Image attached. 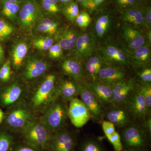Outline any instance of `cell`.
Masks as SVG:
<instances>
[{
	"label": "cell",
	"instance_id": "484cf974",
	"mask_svg": "<svg viewBox=\"0 0 151 151\" xmlns=\"http://www.w3.org/2000/svg\"><path fill=\"white\" fill-rule=\"evenodd\" d=\"M28 51V45L25 42H20L16 44L12 52V65L15 69L20 68Z\"/></svg>",
	"mask_w": 151,
	"mask_h": 151
},
{
	"label": "cell",
	"instance_id": "e575fe53",
	"mask_svg": "<svg viewBox=\"0 0 151 151\" xmlns=\"http://www.w3.org/2000/svg\"><path fill=\"white\" fill-rule=\"evenodd\" d=\"M116 4L122 11L125 9L141 8L143 6L140 0H116Z\"/></svg>",
	"mask_w": 151,
	"mask_h": 151
},
{
	"label": "cell",
	"instance_id": "d590c367",
	"mask_svg": "<svg viewBox=\"0 0 151 151\" xmlns=\"http://www.w3.org/2000/svg\"><path fill=\"white\" fill-rule=\"evenodd\" d=\"M42 7L47 13L55 14L61 11L59 5L55 3L52 0H40Z\"/></svg>",
	"mask_w": 151,
	"mask_h": 151
},
{
	"label": "cell",
	"instance_id": "603a6c76",
	"mask_svg": "<svg viewBox=\"0 0 151 151\" xmlns=\"http://www.w3.org/2000/svg\"><path fill=\"white\" fill-rule=\"evenodd\" d=\"M143 7L123 10L122 14V19L130 26H134V27L145 26Z\"/></svg>",
	"mask_w": 151,
	"mask_h": 151
},
{
	"label": "cell",
	"instance_id": "4fadbf2b",
	"mask_svg": "<svg viewBox=\"0 0 151 151\" xmlns=\"http://www.w3.org/2000/svg\"><path fill=\"white\" fill-rule=\"evenodd\" d=\"M124 105H113L112 108L104 112V116L113 123L115 127L119 128H124L132 123V116L127 108Z\"/></svg>",
	"mask_w": 151,
	"mask_h": 151
},
{
	"label": "cell",
	"instance_id": "11a10c76",
	"mask_svg": "<svg viewBox=\"0 0 151 151\" xmlns=\"http://www.w3.org/2000/svg\"><path fill=\"white\" fill-rule=\"evenodd\" d=\"M142 2L143 1H149V0H140Z\"/></svg>",
	"mask_w": 151,
	"mask_h": 151
},
{
	"label": "cell",
	"instance_id": "f35d334b",
	"mask_svg": "<svg viewBox=\"0 0 151 151\" xmlns=\"http://www.w3.org/2000/svg\"><path fill=\"white\" fill-rule=\"evenodd\" d=\"M11 77V62L7 60L0 68V80L3 82L9 81Z\"/></svg>",
	"mask_w": 151,
	"mask_h": 151
},
{
	"label": "cell",
	"instance_id": "277c9868",
	"mask_svg": "<svg viewBox=\"0 0 151 151\" xmlns=\"http://www.w3.org/2000/svg\"><path fill=\"white\" fill-rule=\"evenodd\" d=\"M123 150L146 151L149 145V136L141 125L131 123L123 128L120 134Z\"/></svg>",
	"mask_w": 151,
	"mask_h": 151
},
{
	"label": "cell",
	"instance_id": "b9f144b4",
	"mask_svg": "<svg viewBox=\"0 0 151 151\" xmlns=\"http://www.w3.org/2000/svg\"><path fill=\"white\" fill-rule=\"evenodd\" d=\"M139 79L142 83H151V67L145 68L139 73Z\"/></svg>",
	"mask_w": 151,
	"mask_h": 151
},
{
	"label": "cell",
	"instance_id": "d4e9b609",
	"mask_svg": "<svg viewBox=\"0 0 151 151\" xmlns=\"http://www.w3.org/2000/svg\"><path fill=\"white\" fill-rule=\"evenodd\" d=\"M103 65V60L99 56L91 57L87 60L84 69L86 74L91 80V82L97 81L98 73Z\"/></svg>",
	"mask_w": 151,
	"mask_h": 151
},
{
	"label": "cell",
	"instance_id": "cb8c5ba5",
	"mask_svg": "<svg viewBox=\"0 0 151 151\" xmlns=\"http://www.w3.org/2000/svg\"><path fill=\"white\" fill-rule=\"evenodd\" d=\"M59 92L60 98L66 102L70 101L78 95V84L70 80H60Z\"/></svg>",
	"mask_w": 151,
	"mask_h": 151
},
{
	"label": "cell",
	"instance_id": "ab89813d",
	"mask_svg": "<svg viewBox=\"0 0 151 151\" xmlns=\"http://www.w3.org/2000/svg\"><path fill=\"white\" fill-rule=\"evenodd\" d=\"M108 141L113 145L115 151H122L123 150L122 142L120 134L117 132H115L113 134L106 137Z\"/></svg>",
	"mask_w": 151,
	"mask_h": 151
},
{
	"label": "cell",
	"instance_id": "6f0895ef",
	"mask_svg": "<svg viewBox=\"0 0 151 151\" xmlns=\"http://www.w3.org/2000/svg\"><path fill=\"white\" fill-rule=\"evenodd\" d=\"M0 2H1V0H0Z\"/></svg>",
	"mask_w": 151,
	"mask_h": 151
},
{
	"label": "cell",
	"instance_id": "74e56055",
	"mask_svg": "<svg viewBox=\"0 0 151 151\" xmlns=\"http://www.w3.org/2000/svg\"><path fill=\"white\" fill-rule=\"evenodd\" d=\"M75 21L79 27L85 28L90 24L91 18L86 11H81L78 14Z\"/></svg>",
	"mask_w": 151,
	"mask_h": 151
},
{
	"label": "cell",
	"instance_id": "e0dca14e",
	"mask_svg": "<svg viewBox=\"0 0 151 151\" xmlns=\"http://www.w3.org/2000/svg\"><path fill=\"white\" fill-rule=\"evenodd\" d=\"M85 84L103 107L105 105L112 104V85L100 81L85 83Z\"/></svg>",
	"mask_w": 151,
	"mask_h": 151
},
{
	"label": "cell",
	"instance_id": "ffe728a7",
	"mask_svg": "<svg viewBox=\"0 0 151 151\" xmlns=\"http://www.w3.org/2000/svg\"><path fill=\"white\" fill-rule=\"evenodd\" d=\"M55 35L57 43L63 49L66 50L74 49L78 35L75 29L71 28H62L58 30Z\"/></svg>",
	"mask_w": 151,
	"mask_h": 151
},
{
	"label": "cell",
	"instance_id": "52a82bcc",
	"mask_svg": "<svg viewBox=\"0 0 151 151\" xmlns=\"http://www.w3.org/2000/svg\"><path fill=\"white\" fill-rule=\"evenodd\" d=\"M77 145L76 134L64 128L52 134L47 151H75Z\"/></svg>",
	"mask_w": 151,
	"mask_h": 151
},
{
	"label": "cell",
	"instance_id": "ba28073f",
	"mask_svg": "<svg viewBox=\"0 0 151 151\" xmlns=\"http://www.w3.org/2000/svg\"><path fill=\"white\" fill-rule=\"evenodd\" d=\"M78 95L89 110L91 119L96 122L102 121L105 111L103 106L98 101L92 91L84 84H78Z\"/></svg>",
	"mask_w": 151,
	"mask_h": 151
},
{
	"label": "cell",
	"instance_id": "7c38bea8",
	"mask_svg": "<svg viewBox=\"0 0 151 151\" xmlns=\"http://www.w3.org/2000/svg\"><path fill=\"white\" fill-rule=\"evenodd\" d=\"M126 105L133 119L143 121L150 116L151 111L147 108L145 99L137 87Z\"/></svg>",
	"mask_w": 151,
	"mask_h": 151
},
{
	"label": "cell",
	"instance_id": "f1b7e54d",
	"mask_svg": "<svg viewBox=\"0 0 151 151\" xmlns=\"http://www.w3.org/2000/svg\"><path fill=\"white\" fill-rule=\"evenodd\" d=\"M111 22L109 14H103L97 18L95 23V29L98 37L102 38L105 35L109 29Z\"/></svg>",
	"mask_w": 151,
	"mask_h": 151
},
{
	"label": "cell",
	"instance_id": "7dc6e473",
	"mask_svg": "<svg viewBox=\"0 0 151 151\" xmlns=\"http://www.w3.org/2000/svg\"><path fill=\"white\" fill-rule=\"evenodd\" d=\"M142 124L141 125V127L145 130L146 133L148 134L149 136H151V118L150 116H149L145 120L142 121Z\"/></svg>",
	"mask_w": 151,
	"mask_h": 151
},
{
	"label": "cell",
	"instance_id": "ee69618b",
	"mask_svg": "<svg viewBox=\"0 0 151 151\" xmlns=\"http://www.w3.org/2000/svg\"><path fill=\"white\" fill-rule=\"evenodd\" d=\"M102 128L106 137L113 134L116 132L115 125L109 121H103L102 122Z\"/></svg>",
	"mask_w": 151,
	"mask_h": 151
},
{
	"label": "cell",
	"instance_id": "1f68e13d",
	"mask_svg": "<svg viewBox=\"0 0 151 151\" xmlns=\"http://www.w3.org/2000/svg\"><path fill=\"white\" fill-rule=\"evenodd\" d=\"M63 14L68 20L74 22L79 13L78 4L74 1L65 6L62 10Z\"/></svg>",
	"mask_w": 151,
	"mask_h": 151
},
{
	"label": "cell",
	"instance_id": "681fc988",
	"mask_svg": "<svg viewBox=\"0 0 151 151\" xmlns=\"http://www.w3.org/2000/svg\"><path fill=\"white\" fill-rule=\"evenodd\" d=\"M147 42L149 44L151 45V29H149L147 32Z\"/></svg>",
	"mask_w": 151,
	"mask_h": 151
},
{
	"label": "cell",
	"instance_id": "5bb4252c",
	"mask_svg": "<svg viewBox=\"0 0 151 151\" xmlns=\"http://www.w3.org/2000/svg\"><path fill=\"white\" fill-rule=\"evenodd\" d=\"M94 36L91 33L85 32L78 35L75 47V54L81 58H86L92 56L96 45Z\"/></svg>",
	"mask_w": 151,
	"mask_h": 151
},
{
	"label": "cell",
	"instance_id": "db71d44e",
	"mask_svg": "<svg viewBox=\"0 0 151 151\" xmlns=\"http://www.w3.org/2000/svg\"><path fill=\"white\" fill-rule=\"evenodd\" d=\"M76 1L80 3V4H83V3L86 2L88 0H76Z\"/></svg>",
	"mask_w": 151,
	"mask_h": 151
},
{
	"label": "cell",
	"instance_id": "60d3db41",
	"mask_svg": "<svg viewBox=\"0 0 151 151\" xmlns=\"http://www.w3.org/2000/svg\"><path fill=\"white\" fill-rule=\"evenodd\" d=\"M49 55L52 59H58L62 56L63 49L58 43L52 45L48 49Z\"/></svg>",
	"mask_w": 151,
	"mask_h": 151
},
{
	"label": "cell",
	"instance_id": "bcb514c9",
	"mask_svg": "<svg viewBox=\"0 0 151 151\" xmlns=\"http://www.w3.org/2000/svg\"><path fill=\"white\" fill-rule=\"evenodd\" d=\"M12 151H41L34 148L30 146L27 145L21 142L16 143Z\"/></svg>",
	"mask_w": 151,
	"mask_h": 151
},
{
	"label": "cell",
	"instance_id": "4316f807",
	"mask_svg": "<svg viewBox=\"0 0 151 151\" xmlns=\"http://www.w3.org/2000/svg\"><path fill=\"white\" fill-rule=\"evenodd\" d=\"M36 29L39 32L47 34L50 35L55 34L58 30V23L47 18L39 19Z\"/></svg>",
	"mask_w": 151,
	"mask_h": 151
},
{
	"label": "cell",
	"instance_id": "816d5d0a",
	"mask_svg": "<svg viewBox=\"0 0 151 151\" xmlns=\"http://www.w3.org/2000/svg\"><path fill=\"white\" fill-rule=\"evenodd\" d=\"M4 118V112L0 109V124L2 122Z\"/></svg>",
	"mask_w": 151,
	"mask_h": 151
},
{
	"label": "cell",
	"instance_id": "8fae6325",
	"mask_svg": "<svg viewBox=\"0 0 151 151\" xmlns=\"http://www.w3.org/2000/svg\"><path fill=\"white\" fill-rule=\"evenodd\" d=\"M26 94L23 86L18 82H14L0 92V102L4 107H12L24 102Z\"/></svg>",
	"mask_w": 151,
	"mask_h": 151
},
{
	"label": "cell",
	"instance_id": "6da1fadb",
	"mask_svg": "<svg viewBox=\"0 0 151 151\" xmlns=\"http://www.w3.org/2000/svg\"><path fill=\"white\" fill-rule=\"evenodd\" d=\"M60 97L59 83L54 73L46 75L38 85L27 93L24 103L33 113L41 116Z\"/></svg>",
	"mask_w": 151,
	"mask_h": 151
},
{
	"label": "cell",
	"instance_id": "8d00e7d4",
	"mask_svg": "<svg viewBox=\"0 0 151 151\" xmlns=\"http://www.w3.org/2000/svg\"><path fill=\"white\" fill-rule=\"evenodd\" d=\"M13 27L4 20L0 19V40H4L13 32Z\"/></svg>",
	"mask_w": 151,
	"mask_h": 151
},
{
	"label": "cell",
	"instance_id": "8992f818",
	"mask_svg": "<svg viewBox=\"0 0 151 151\" xmlns=\"http://www.w3.org/2000/svg\"><path fill=\"white\" fill-rule=\"evenodd\" d=\"M40 14V6L37 0H24L17 17L20 27L24 30H31L37 22Z\"/></svg>",
	"mask_w": 151,
	"mask_h": 151
},
{
	"label": "cell",
	"instance_id": "30bf717a",
	"mask_svg": "<svg viewBox=\"0 0 151 151\" xmlns=\"http://www.w3.org/2000/svg\"><path fill=\"white\" fill-rule=\"evenodd\" d=\"M112 86V105L119 106L126 105L136 87L134 79L119 81Z\"/></svg>",
	"mask_w": 151,
	"mask_h": 151
},
{
	"label": "cell",
	"instance_id": "4dcf8cb0",
	"mask_svg": "<svg viewBox=\"0 0 151 151\" xmlns=\"http://www.w3.org/2000/svg\"><path fill=\"white\" fill-rule=\"evenodd\" d=\"M80 151H106L103 144L98 140L89 138L81 144Z\"/></svg>",
	"mask_w": 151,
	"mask_h": 151
},
{
	"label": "cell",
	"instance_id": "2e32d148",
	"mask_svg": "<svg viewBox=\"0 0 151 151\" xmlns=\"http://www.w3.org/2000/svg\"><path fill=\"white\" fill-rule=\"evenodd\" d=\"M61 69L65 75L73 78L78 84H84L86 73L81 63L74 58H68L61 64Z\"/></svg>",
	"mask_w": 151,
	"mask_h": 151
},
{
	"label": "cell",
	"instance_id": "d6986e66",
	"mask_svg": "<svg viewBox=\"0 0 151 151\" xmlns=\"http://www.w3.org/2000/svg\"><path fill=\"white\" fill-rule=\"evenodd\" d=\"M125 76V71L120 68L103 65L98 73L97 81L112 85L116 82L124 80Z\"/></svg>",
	"mask_w": 151,
	"mask_h": 151
},
{
	"label": "cell",
	"instance_id": "83f0119b",
	"mask_svg": "<svg viewBox=\"0 0 151 151\" xmlns=\"http://www.w3.org/2000/svg\"><path fill=\"white\" fill-rule=\"evenodd\" d=\"M2 3L3 14L11 21L15 20L17 18L21 4L11 2L7 0H2Z\"/></svg>",
	"mask_w": 151,
	"mask_h": 151
},
{
	"label": "cell",
	"instance_id": "f907efd6",
	"mask_svg": "<svg viewBox=\"0 0 151 151\" xmlns=\"http://www.w3.org/2000/svg\"><path fill=\"white\" fill-rule=\"evenodd\" d=\"M4 52L2 47L0 45V61H2L4 58Z\"/></svg>",
	"mask_w": 151,
	"mask_h": 151
},
{
	"label": "cell",
	"instance_id": "9c48e42d",
	"mask_svg": "<svg viewBox=\"0 0 151 151\" xmlns=\"http://www.w3.org/2000/svg\"><path fill=\"white\" fill-rule=\"evenodd\" d=\"M68 117L72 125L77 128L83 127L91 119L88 109L76 97L69 101Z\"/></svg>",
	"mask_w": 151,
	"mask_h": 151
},
{
	"label": "cell",
	"instance_id": "7402d4cb",
	"mask_svg": "<svg viewBox=\"0 0 151 151\" xmlns=\"http://www.w3.org/2000/svg\"><path fill=\"white\" fill-rule=\"evenodd\" d=\"M150 46L147 42L145 45L133 51L130 58V63L136 68L148 67L151 61Z\"/></svg>",
	"mask_w": 151,
	"mask_h": 151
},
{
	"label": "cell",
	"instance_id": "44dd1931",
	"mask_svg": "<svg viewBox=\"0 0 151 151\" xmlns=\"http://www.w3.org/2000/svg\"><path fill=\"white\" fill-rule=\"evenodd\" d=\"M105 60L108 62L125 65L130 63V58L125 50L116 46L108 45L101 49Z\"/></svg>",
	"mask_w": 151,
	"mask_h": 151
},
{
	"label": "cell",
	"instance_id": "3957f363",
	"mask_svg": "<svg viewBox=\"0 0 151 151\" xmlns=\"http://www.w3.org/2000/svg\"><path fill=\"white\" fill-rule=\"evenodd\" d=\"M4 117L9 129L19 134L38 119L24 101L10 107Z\"/></svg>",
	"mask_w": 151,
	"mask_h": 151
},
{
	"label": "cell",
	"instance_id": "7bdbcfd3",
	"mask_svg": "<svg viewBox=\"0 0 151 151\" xmlns=\"http://www.w3.org/2000/svg\"><path fill=\"white\" fill-rule=\"evenodd\" d=\"M105 1V0H88L86 2L81 5L84 9L93 11L99 7Z\"/></svg>",
	"mask_w": 151,
	"mask_h": 151
},
{
	"label": "cell",
	"instance_id": "f546056e",
	"mask_svg": "<svg viewBox=\"0 0 151 151\" xmlns=\"http://www.w3.org/2000/svg\"><path fill=\"white\" fill-rule=\"evenodd\" d=\"M13 135L4 131H0V151H12L16 144Z\"/></svg>",
	"mask_w": 151,
	"mask_h": 151
},
{
	"label": "cell",
	"instance_id": "836d02e7",
	"mask_svg": "<svg viewBox=\"0 0 151 151\" xmlns=\"http://www.w3.org/2000/svg\"><path fill=\"white\" fill-rule=\"evenodd\" d=\"M53 44V40L48 37L37 38L33 42L34 46L41 51L48 50Z\"/></svg>",
	"mask_w": 151,
	"mask_h": 151
},
{
	"label": "cell",
	"instance_id": "d6a6232c",
	"mask_svg": "<svg viewBox=\"0 0 151 151\" xmlns=\"http://www.w3.org/2000/svg\"><path fill=\"white\" fill-rule=\"evenodd\" d=\"M138 90L142 95L145 100L146 106L149 111L151 109V84L142 83L140 85L136 86Z\"/></svg>",
	"mask_w": 151,
	"mask_h": 151
},
{
	"label": "cell",
	"instance_id": "5b68a950",
	"mask_svg": "<svg viewBox=\"0 0 151 151\" xmlns=\"http://www.w3.org/2000/svg\"><path fill=\"white\" fill-rule=\"evenodd\" d=\"M20 134L22 142L41 151L47 150L52 135L39 119Z\"/></svg>",
	"mask_w": 151,
	"mask_h": 151
},
{
	"label": "cell",
	"instance_id": "9f6ffc18",
	"mask_svg": "<svg viewBox=\"0 0 151 151\" xmlns=\"http://www.w3.org/2000/svg\"><path fill=\"white\" fill-rule=\"evenodd\" d=\"M122 151H128L124 150H122Z\"/></svg>",
	"mask_w": 151,
	"mask_h": 151
},
{
	"label": "cell",
	"instance_id": "7a4b0ae2",
	"mask_svg": "<svg viewBox=\"0 0 151 151\" xmlns=\"http://www.w3.org/2000/svg\"><path fill=\"white\" fill-rule=\"evenodd\" d=\"M68 118V105L66 101L59 97L48 107L39 120L53 134L64 129Z\"/></svg>",
	"mask_w": 151,
	"mask_h": 151
},
{
	"label": "cell",
	"instance_id": "f6af8a7d",
	"mask_svg": "<svg viewBox=\"0 0 151 151\" xmlns=\"http://www.w3.org/2000/svg\"><path fill=\"white\" fill-rule=\"evenodd\" d=\"M145 27L147 29H151V7L150 6L143 7Z\"/></svg>",
	"mask_w": 151,
	"mask_h": 151
},
{
	"label": "cell",
	"instance_id": "c3c4849f",
	"mask_svg": "<svg viewBox=\"0 0 151 151\" xmlns=\"http://www.w3.org/2000/svg\"><path fill=\"white\" fill-rule=\"evenodd\" d=\"M59 3L62 4L65 6L74 2V0H58Z\"/></svg>",
	"mask_w": 151,
	"mask_h": 151
},
{
	"label": "cell",
	"instance_id": "ac0fdd59",
	"mask_svg": "<svg viewBox=\"0 0 151 151\" xmlns=\"http://www.w3.org/2000/svg\"><path fill=\"white\" fill-rule=\"evenodd\" d=\"M123 37L132 52L145 45L147 42L142 33L129 25H126L123 27Z\"/></svg>",
	"mask_w": 151,
	"mask_h": 151
},
{
	"label": "cell",
	"instance_id": "f5cc1de1",
	"mask_svg": "<svg viewBox=\"0 0 151 151\" xmlns=\"http://www.w3.org/2000/svg\"><path fill=\"white\" fill-rule=\"evenodd\" d=\"M11 2L17 3V4H22L24 0H7Z\"/></svg>",
	"mask_w": 151,
	"mask_h": 151
},
{
	"label": "cell",
	"instance_id": "9a60e30c",
	"mask_svg": "<svg viewBox=\"0 0 151 151\" xmlns=\"http://www.w3.org/2000/svg\"><path fill=\"white\" fill-rule=\"evenodd\" d=\"M49 66L42 60L32 58L26 63L22 73V77L26 81H31L43 75L48 70Z\"/></svg>",
	"mask_w": 151,
	"mask_h": 151
}]
</instances>
